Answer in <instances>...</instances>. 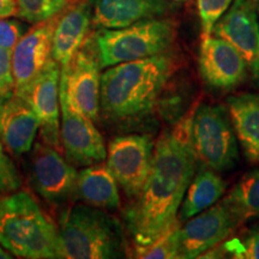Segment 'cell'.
I'll list each match as a JSON object with an SVG mask.
<instances>
[{"label": "cell", "instance_id": "cell-20", "mask_svg": "<svg viewBox=\"0 0 259 259\" xmlns=\"http://www.w3.org/2000/svg\"><path fill=\"white\" fill-rule=\"evenodd\" d=\"M74 196L83 203L99 209L115 210L120 206L118 183L107 164L102 162L77 173Z\"/></svg>", "mask_w": 259, "mask_h": 259}, {"label": "cell", "instance_id": "cell-19", "mask_svg": "<svg viewBox=\"0 0 259 259\" xmlns=\"http://www.w3.org/2000/svg\"><path fill=\"white\" fill-rule=\"evenodd\" d=\"M228 113L246 158L259 166V94L229 97Z\"/></svg>", "mask_w": 259, "mask_h": 259}, {"label": "cell", "instance_id": "cell-26", "mask_svg": "<svg viewBox=\"0 0 259 259\" xmlns=\"http://www.w3.org/2000/svg\"><path fill=\"white\" fill-rule=\"evenodd\" d=\"M232 0H197L200 19V42L208 40L219 19L231 8Z\"/></svg>", "mask_w": 259, "mask_h": 259}, {"label": "cell", "instance_id": "cell-31", "mask_svg": "<svg viewBox=\"0 0 259 259\" xmlns=\"http://www.w3.org/2000/svg\"><path fill=\"white\" fill-rule=\"evenodd\" d=\"M15 255H12L11 252L9 250H6V248L0 244V259H12Z\"/></svg>", "mask_w": 259, "mask_h": 259}, {"label": "cell", "instance_id": "cell-15", "mask_svg": "<svg viewBox=\"0 0 259 259\" xmlns=\"http://www.w3.org/2000/svg\"><path fill=\"white\" fill-rule=\"evenodd\" d=\"M58 17L35 23L25 31L12 50L14 92H18L36 78L52 59V38Z\"/></svg>", "mask_w": 259, "mask_h": 259}, {"label": "cell", "instance_id": "cell-21", "mask_svg": "<svg viewBox=\"0 0 259 259\" xmlns=\"http://www.w3.org/2000/svg\"><path fill=\"white\" fill-rule=\"evenodd\" d=\"M226 189L227 183L219 171L200 164L181 203L179 221H187L218 203Z\"/></svg>", "mask_w": 259, "mask_h": 259}, {"label": "cell", "instance_id": "cell-1", "mask_svg": "<svg viewBox=\"0 0 259 259\" xmlns=\"http://www.w3.org/2000/svg\"><path fill=\"white\" fill-rule=\"evenodd\" d=\"M198 103L157 138L147 183L125 209L126 231L134 241L135 254L179 220L181 203L199 164L192 145V119Z\"/></svg>", "mask_w": 259, "mask_h": 259}, {"label": "cell", "instance_id": "cell-2", "mask_svg": "<svg viewBox=\"0 0 259 259\" xmlns=\"http://www.w3.org/2000/svg\"><path fill=\"white\" fill-rule=\"evenodd\" d=\"M170 54L111 66L101 76L100 108L113 122H135L153 112L162 90L174 71Z\"/></svg>", "mask_w": 259, "mask_h": 259}, {"label": "cell", "instance_id": "cell-12", "mask_svg": "<svg viewBox=\"0 0 259 259\" xmlns=\"http://www.w3.org/2000/svg\"><path fill=\"white\" fill-rule=\"evenodd\" d=\"M241 225L223 199L215 203L180 228L181 258H199L204 252L228 239Z\"/></svg>", "mask_w": 259, "mask_h": 259}, {"label": "cell", "instance_id": "cell-16", "mask_svg": "<svg viewBox=\"0 0 259 259\" xmlns=\"http://www.w3.org/2000/svg\"><path fill=\"white\" fill-rule=\"evenodd\" d=\"M40 128L30 105L14 92L0 95V141L18 157L31 151Z\"/></svg>", "mask_w": 259, "mask_h": 259}, {"label": "cell", "instance_id": "cell-24", "mask_svg": "<svg viewBox=\"0 0 259 259\" xmlns=\"http://www.w3.org/2000/svg\"><path fill=\"white\" fill-rule=\"evenodd\" d=\"M221 247L231 258L259 259V223L245 229L239 236L226 239Z\"/></svg>", "mask_w": 259, "mask_h": 259}, {"label": "cell", "instance_id": "cell-9", "mask_svg": "<svg viewBox=\"0 0 259 259\" xmlns=\"http://www.w3.org/2000/svg\"><path fill=\"white\" fill-rule=\"evenodd\" d=\"M101 69L94 36L84 41L67 66L61 67V78L70 102L93 121L97 120L101 112Z\"/></svg>", "mask_w": 259, "mask_h": 259}, {"label": "cell", "instance_id": "cell-5", "mask_svg": "<svg viewBox=\"0 0 259 259\" xmlns=\"http://www.w3.org/2000/svg\"><path fill=\"white\" fill-rule=\"evenodd\" d=\"M169 18H150L125 28L102 29L94 36L102 69L167 53L176 38Z\"/></svg>", "mask_w": 259, "mask_h": 259}, {"label": "cell", "instance_id": "cell-28", "mask_svg": "<svg viewBox=\"0 0 259 259\" xmlns=\"http://www.w3.org/2000/svg\"><path fill=\"white\" fill-rule=\"evenodd\" d=\"M25 34V25L21 22L0 17V47L14 50L19 38Z\"/></svg>", "mask_w": 259, "mask_h": 259}, {"label": "cell", "instance_id": "cell-29", "mask_svg": "<svg viewBox=\"0 0 259 259\" xmlns=\"http://www.w3.org/2000/svg\"><path fill=\"white\" fill-rule=\"evenodd\" d=\"M14 92L12 50L0 47V95Z\"/></svg>", "mask_w": 259, "mask_h": 259}, {"label": "cell", "instance_id": "cell-11", "mask_svg": "<svg viewBox=\"0 0 259 259\" xmlns=\"http://www.w3.org/2000/svg\"><path fill=\"white\" fill-rule=\"evenodd\" d=\"M60 74L61 66L52 58L44 71L28 85L14 92L35 112L40 125L41 142L60 150Z\"/></svg>", "mask_w": 259, "mask_h": 259}, {"label": "cell", "instance_id": "cell-8", "mask_svg": "<svg viewBox=\"0 0 259 259\" xmlns=\"http://www.w3.org/2000/svg\"><path fill=\"white\" fill-rule=\"evenodd\" d=\"M60 142L67 161L73 166H92L105 161L107 149L102 135L88 116L70 102L60 74Z\"/></svg>", "mask_w": 259, "mask_h": 259}, {"label": "cell", "instance_id": "cell-33", "mask_svg": "<svg viewBox=\"0 0 259 259\" xmlns=\"http://www.w3.org/2000/svg\"><path fill=\"white\" fill-rule=\"evenodd\" d=\"M258 12H259V3H258Z\"/></svg>", "mask_w": 259, "mask_h": 259}, {"label": "cell", "instance_id": "cell-3", "mask_svg": "<svg viewBox=\"0 0 259 259\" xmlns=\"http://www.w3.org/2000/svg\"><path fill=\"white\" fill-rule=\"evenodd\" d=\"M0 244L19 258H63L58 227L25 191L0 198Z\"/></svg>", "mask_w": 259, "mask_h": 259}, {"label": "cell", "instance_id": "cell-6", "mask_svg": "<svg viewBox=\"0 0 259 259\" xmlns=\"http://www.w3.org/2000/svg\"><path fill=\"white\" fill-rule=\"evenodd\" d=\"M231 116L220 105L198 103L192 119V145L202 166L231 170L239 160V148Z\"/></svg>", "mask_w": 259, "mask_h": 259}, {"label": "cell", "instance_id": "cell-18", "mask_svg": "<svg viewBox=\"0 0 259 259\" xmlns=\"http://www.w3.org/2000/svg\"><path fill=\"white\" fill-rule=\"evenodd\" d=\"M92 18L90 0H82L58 17L52 38V58L61 67L67 66L82 47L92 25Z\"/></svg>", "mask_w": 259, "mask_h": 259}, {"label": "cell", "instance_id": "cell-4", "mask_svg": "<svg viewBox=\"0 0 259 259\" xmlns=\"http://www.w3.org/2000/svg\"><path fill=\"white\" fill-rule=\"evenodd\" d=\"M63 258L116 259L127 257V241L119 220L88 204L65 209L59 219Z\"/></svg>", "mask_w": 259, "mask_h": 259}, {"label": "cell", "instance_id": "cell-17", "mask_svg": "<svg viewBox=\"0 0 259 259\" xmlns=\"http://www.w3.org/2000/svg\"><path fill=\"white\" fill-rule=\"evenodd\" d=\"M92 24L100 30L119 29L144 19L162 17L170 9L168 0H90Z\"/></svg>", "mask_w": 259, "mask_h": 259}, {"label": "cell", "instance_id": "cell-22", "mask_svg": "<svg viewBox=\"0 0 259 259\" xmlns=\"http://www.w3.org/2000/svg\"><path fill=\"white\" fill-rule=\"evenodd\" d=\"M227 205L244 223L259 216V169L247 171L223 198Z\"/></svg>", "mask_w": 259, "mask_h": 259}, {"label": "cell", "instance_id": "cell-30", "mask_svg": "<svg viewBox=\"0 0 259 259\" xmlns=\"http://www.w3.org/2000/svg\"><path fill=\"white\" fill-rule=\"evenodd\" d=\"M17 12L16 0H0V17H11Z\"/></svg>", "mask_w": 259, "mask_h": 259}, {"label": "cell", "instance_id": "cell-23", "mask_svg": "<svg viewBox=\"0 0 259 259\" xmlns=\"http://www.w3.org/2000/svg\"><path fill=\"white\" fill-rule=\"evenodd\" d=\"M181 222L178 221L155 240L153 244L136 254V258L143 259H177L181 258L180 240Z\"/></svg>", "mask_w": 259, "mask_h": 259}, {"label": "cell", "instance_id": "cell-7", "mask_svg": "<svg viewBox=\"0 0 259 259\" xmlns=\"http://www.w3.org/2000/svg\"><path fill=\"white\" fill-rule=\"evenodd\" d=\"M155 142L149 135H126L112 139L107 167L128 198L142 192L151 170Z\"/></svg>", "mask_w": 259, "mask_h": 259}, {"label": "cell", "instance_id": "cell-14", "mask_svg": "<svg viewBox=\"0 0 259 259\" xmlns=\"http://www.w3.org/2000/svg\"><path fill=\"white\" fill-rule=\"evenodd\" d=\"M198 66L204 83L219 90L235 88L248 72L244 57L229 42L215 35L200 42Z\"/></svg>", "mask_w": 259, "mask_h": 259}, {"label": "cell", "instance_id": "cell-32", "mask_svg": "<svg viewBox=\"0 0 259 259\" xmlns=\"http://www.w3.org/2000/svg\"><path fill=\"white\" fill-rule=\"evenodd\" d=\"M168 2H184V0H168Z\"/></svg>", "mask_w": 259, "mask_h": 259}, {"label": "cell", "instance_id": "cell-25", "mask_svg": "<svg viewBox=\"0 0 259 259\" xmlns=\"http://www.w3.org/2000/svg\"><path fill=\"white\" fill-rule=\"evenodd\" d=\"M67 0H16L18 16L29 23H40L57 16Z\"/></svg>", "mask_w": 259, "mask_h": 259}, {"label": "cell", "instance_id": "cell-10", "mask_svg": "<svg viewBox=\"0 0 259 259\" xmlns=\"http://www.w3.org/2000/svg\"><path fill=\"white\" fill-rule=\"evenodd\" d=\"M30 177L35 191L53 205L67 203L76 194L73 164L44 142H37L31 149Z\"/></svg>", "mask_w": 259, "mask_h": 259}, {"label": "cell", "instance_id": "cell-13", "mask_svg": "<svg viewBox=\"0 0 259 259\" xmlns=\"http://www.w3.org/2000/svg\"><path fill=\"white\" fill-rule=\"evenodd\" d=\"M258 3L259 0H234L212 30V35L229 42L244 57L255 79H259Z\"/></svg>", "mask_w": 259, "mask_h": 259}, {"label": "cell", "instance_id": "cell-27", "mask_svg": "<svg viewBox=\"0 0 259 259\" xmlns=\"http://www.w3.org/2000/svg\"><path fill=\"white\" fill-rule=\"evenodd\" d=\"M21 186L22 180L17 168L0 141V193H12L18 191Z\"/></svg>", "mask_w": 259, "mask_h": 259}]
</instances>
